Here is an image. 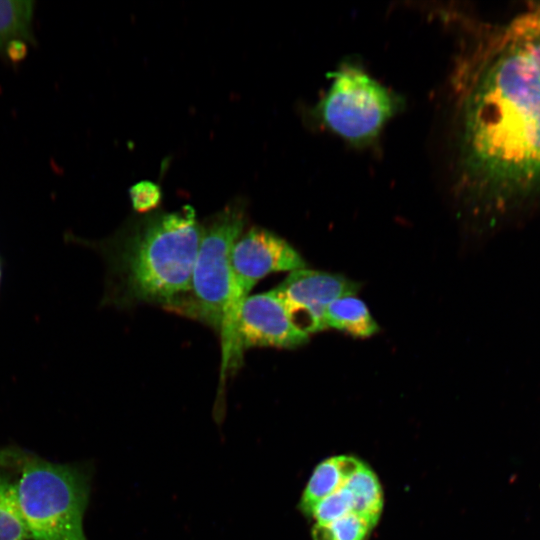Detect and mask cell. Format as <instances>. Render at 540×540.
Wrapping results in <instances>:
<instances>
[{
    "mask_svg": "<svg viewBox=\"0 0 540 540\" xmlns=\"http://www.w3.org/2000/svg\"><path fill=\"white\" fill-rule=\"evenodd\" d=\"M456 190L473 213L540 196V6L487 31L455 71Z\"/></svg>",
    "mask_w": 540,
    "mask_h": 540,
    "instance_id": "cell-1",
    "label": "cell"
},
{
    "mask_svg": "<svg viewBox=\"0 0 540 540\" xmlns=\"http://www.w3.org/2000/svg\"><path fill=\"white\" fill-rule=\"evenodd\" d=\"M202 235L194 209L149 213L102 243L114 303L179 311L191 288Z\"/></svg>",
    "mask_w": 540,
    "mask_h": 540,
    "instance_id": "cell-2",
    "label": "cell"
},
{
    "mask_svg": "<svg viewBox=\"0 0 540 540\" xmlns=\"http://www.w3.org/2000/svg\"><path fill=\"white\" fill-rule=\"evenodd\" d=\"M14 486L30 540H88L83 521L91 473L86 467L28 457Z\"/></svg>",
    "mask_w": 540,
    "mask_h": 540,
    "instance_id": "cell-3",
    "label": "cell"
},
{
    "mask_svg": "<svg viewBox=\"0 0 540 540\" xmlns=\"http://www.w3.org/2000/svg\"><path fill=\"white\" fill-rule=\"evenodd\" d=\"M246 223L245 207L233 201L202 224L189 295L178 312L221 332L233 292L231 251Z\"/></svg>",
    "mask_w": 540,
    "mask_h": 540,
    "instance_id": "cell-4",
    "label": "cell"
},
{
    "mask_svg": "<svg viewBox=\"0 0 540 540\" xmlns=\"http://www.w3.org/2000/svg\"><path fill=\"white\" fill-rule=\"evenodd\" d=\"M330 77L329 89L313 114L323 126L352 145L374 141L403 106L398 94L353 62H343Z\"/></svg>",
    "mask_w": 540,
    "mask_h": 540,
    "instance_id": "cell-5",
    "label": "cell"
},
{
    "mask_svg": "<svg viewBox=\"0 0 540 540\" xmlns=\"http://www.w3.org/2000/svg\"><path fill=\"white\" fill-rule=\"evenodd\" d=\"M233 292L222 333H230L243 300L254 285L270 273L306 268L300 253L285 239L261 227H252L234 243L231 251Z\"/></svg>",
    "mask_w": 540,
    "mask_h": 540,
    "instance_id": "cell-6",
    "label": "cell"
},
{
    "mask_svg": "<svg viewBox=\"0 0 540 540\" xmlns=\"http://www.w3.org/2000/svg\"><path fill=\"white\" fill-rule=\"evenodd\" d=\"M308 340L309 335L295 326L273 290L247 296L236 317L223 370L237 366L245 349H294L306 344Z\"/></svg>",
    "mask_w": 540,
    "mask_h": 540,
    "instance_id": "cell-7",
    "label": "cell"
},
{
    "mask_svg": "<svg viewBox=\"0 0 540 540\" xmlns=\"http://www.w3.org/2000/svg\"><path fill=\"white\" fill-rule=\"evenodd\" d=\"M359 288V283L341 274L302 268L290 272L272 290L295 326L310 335L325 329L324 314L332 301L356 294Z\"/></svg>",
    "mask_w": 540,
    "mask_h": 540,
    "instance_id": "cell-8",
    "label": "cell"
},
{
    "mask_svg": "<svg viewBox=\"0 0 540 540\" xmlns=\"http://www.w3.org/2000/svg\"><path fill=\"white\" fill-rule=\"evenodd\" d=\"M35 1L0 0V56L21 61L34 43Z\"/></svg>",
    "mask_w": 540,
    "mask_h": 540,
    "instance_id": "cell-9",
    "label": "cell"
},
{
    "mask_svg": "<svg viewBox=\"0 0 540 540\" xmlns=\"http://www.w3.org/2000/svg\"><path fill=\"white\" fill-rule=\"evenodd\" d=\"M362 464L358 458L348 455L333 456L322 461L305 486L299 509L310 516L315 506L341 488Z\"/></svg>",
    "mask_w": 540,
    "mask_h": 540,
    "instance_id": "cell-10",
    "label": "cell"
},
{
    "mask_svg": "<svg viewBox=\"0 0 540 540\" xmlns=\"http://www.w3.org/2000/svg\"><path fill=\"white\" fill-rule=\"evenodd\" d=\"M324 324L325 329H335L358 338H367L379 331L367 305L356 294H347L332 301L325 310Z\"/></svg>",
    "mask_w": 540,
    "mask_h": 540,
    "instance_id": "cell-11",
    "label": "cell"
},
{
    "mask_svg": "<svg viewBox=\"0 0 540 540\" xmlns=\"http://www.w3.org/2000/svg\"><path fill=\"white\" fill-rule=\"evenodd\" d=\"M344 486L354 499L353 513L373 528L383 509V492L375 473L364 463L347 479Z\"/></svg>",
    "mask_w": 540,
    "mask_h": 540,
    "instance_id": "cell-12",
    "label": "cell"
},
{
    "mask_svg": "<svg viewBox=\"0 0 540 540\" xmlns=\"http://www.w3.org/2000/svg\"><path fill=\"white\" fill-rule=\"evenodd\" d=\"M0 540H30L14 486L0 472Z\"/></svg>",
    "mask_w": 540,
    "mask_h": 540,
    "instance_id": "cell-13",
    "label": "cell"
},
{
    "mask_svg": "<svg viewBox=\"0 0 540 540\" xmlns=\"http://www.w3.org/2000/svg\"><path fill=\"white\" fill-rule=\"evenodd\" d=\"M372 527L355 513H349L326 524L315 523L313 540H366Z\"/></svg>",
    "mask_w": 540,
    "mask_h": 540,
    "instance_id": "cell-14",
    "label": "cell"
},
{
    "mask_svg": "<svg viewBox=\"0 0 540 540\" xmlns=\"http://www.w3.org/2000/svg\"><path fill=\"white\" fill-rule=\"evenodd\" d=\"M353 509V496L343 485L341 488L322 499L315 506L310 516L315 520V523L326 524L349 513H353Z\"/></svg>",
    "mask_w": 540,
    "mask_h": 540,
    "instance_id": "cell-15",
    "label": "cell"
},
{
    "mask_svg": "<svg viewBox=\"0 0 540 540\" xmlns=\"http://www.w3.org/2000/svg\"><path fill=\"white\" fill-rule=\"evenodd\" d=\"M129 197L136 212L149 213L160 205L162 193L159 185L143 180L130 187Z\"/></svg>",
    "mask_w": 540,
    "mask_h": 540,
    "instance_id": "cell-16",
    "label": "cell"
},
{
    "mask_svg": "<svg viewBox=\"0 0 540 540\" xmlns=\"http://www.w3.org/2000/svg\"><path fill=\"white\" fill-rule=\"evenodd\" d=\"M0 283H1V264H0Z\"/></svg>",
    "mask_w": 540,
    "mask_h": 540,
    "instance_id": "cell-17",
    "label": "cell"
}]
</instances>
